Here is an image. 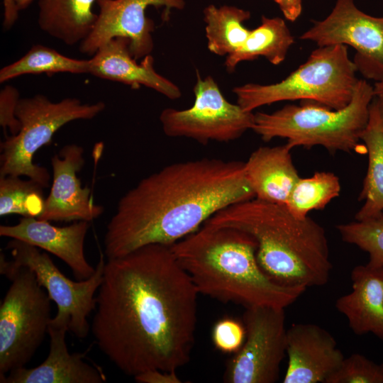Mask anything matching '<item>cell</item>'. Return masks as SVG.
Segmentation results:
<instances>
[{
  "mask_svg": "<svg viewBox=\"0 0 383 383\" xmlns=\"http://www.w3.org/2000/svg\"><path fill=\"white\" fill-rule=\"evenodd\" d=\"M96 0H38V24L41 30L67 45L84 41L93 30L98 14Z\"/></svg>",
  "mask_w": 383,
  "mask_h": 383,
  "instance_id": "44dd1931",
  "label": "cell"
},
{
  "mask_svg": "<svg viewBox=\"0 0 383 383\" xmlns=\"http://www.w3.org/2000/svg\"><path fill=\"white\" fill-rule=\"evenodd\" d=\"M350 278L352 291L337 299V310L355 334L371 333L383 340V267L357 265Z\"/></svg>",
  "mask_w": 383,
  "mask_h": 383,
  "instance_id": "d6986e66",
  "label": "cell"
},
{
  "mask_svg": "<svg viewBox=\"0 0 383 383\" xmlns=\"http://www.w3.org/2000/svg\"><path fill=\"white\" fill-rule=\"evenodd\" d=\"M211 338L215 348L223 353H236L245 338L244 325L238 320L226 317L213 326Z\"/></svg>",
  "mask_w": 383,
  "mask_h": 383,
  "instance_id": "f546056e",
  "label": "cell"
},
{
  "mask_svg": "<svg viewBox=\"0 0 383 383\" xmlns=\"http://www.w3.org/2000/svg\"><path fill=\"white\" fill-rule=\"evenodd\" d=\"M20 93L13 86L6 85L0 91V125L4 132L9 131L11 135L21 129V123L16 115Z\"/></svg>",
  "mask_w": 383,
  "mask_h": 383,
  "instance_id": "4dcf8cb0",
  "label": "cell"
},
{
  "mask_svg": "<svg viewBox=\"0 0 383 383\" xmlns=\"http://www.w3.org/2000/svg\"><path fill=\"white\" fill-rule=\"evenodd\" d=\"M170 248L199 294L224 303L285 309L306 289L271 279L257 262L256 240L237 228L204 223Z\"/></svg>",
  "mask_w": 383,
  "mask_h": 383,
  "instance_id": "3957f363",
  "label": "cell"
},
{
  "mask_svg": "<svg viewBox=\"0 0 383 383\" xmlns=\"http://www.w3.org/2000/svg\"><path fill=\"white\" fill-rule=\"evenodd\" d=\"M287 355L284 383H326L345 358L334 337L314 323H294L287 330Z\"/></svg>",
  "mask_w": 383,
  "mask_h": 383,
  "instance_id": "9a60e30c",
  "label": "cell"
},
{
  "mask_svg": "<svg viewBox=\"0 0 383 383\" xmlns=\"http://www.w3.org/2000/svg\"><path fill=\"white\" fill-rule=\"evenodd\" d=\"M199 294L169 245L107 259L91 325L95 342L128 376L177 371L191 358Z\"/></svg>",
  "mask_w": 383,
  "mask_h": 383,
  "instance_id": "6da1fadb",
  "label": "cell"
},
{
  "mask_svg": "<svg viewBox=\"0 0 383 383\" xmlns=\"http://www.w3.org/2000/svg\"><path fill=\"white\" fill-rule=\"evenodd\" d=\"M339 178L333 172H316L311 177H300L285 204L299 219H304L313 210L323 209L340 195Z\"/></svg>",
  "mask_w": 383,
  "mask_h": 383,
  "instance_id": "484cf974",
  "label": "cell"
},
{
  "mask_svg": "<svg viewBox=\"0 0 383 383\" xmlns=\"http://www.w3.org/2000/svg\"><path fill=\"white\" fill-rule=\"evenodd\" d=\"M273 1H274L275 3H276V1H277V0H273Z\"/></svg>",
  "mask_w": 383,
  "mask_h": 383,
  "instance_id": "8d00e7d4",
  "label": "cell"
},
{
  "mask_svg": "<svg viewBox=\"0 0 383 383\" xmlns=\"http://www.w3.org/2000/svg\"><path fill=\"white\" fill-rule=\"evenodd\" d=\"M134 379L139 383H181L182 380L177 374L176 371H163L160 370H150L142 372Z\"/></svg>",
  "mask_w": 383,
  "mask_h": 383,
  "instance_id": "1f68e13d",
  "label": "cell"
},
{
  "mask_svg": "<svg viewBox=\"0 0 383 383\" xmlns=\"http://www.w3.org/2000/svg\"><path fill=\"white\" fill-rule=\"evenodd\" d=\"M284 18L291 21H295L302 11V0H277Z\"/></svg>",
  "mask_w": 383,
  "mask_h": 383,
  "instance_id": "d6a6232c",
  "label": "cell"
},
{
  "mask_svg": "<svg viewBox=\"0 0 383 383\" xmlns=\"http://www.w3.org/2000/svg\"><path fill=\"white\" fill-rule=\"evenodd\" d=\"M89 222L79 221L67 226H55L48 221L23 217L15 225L0 226V235L23 241L61 259L78 280L95 272L84 255V240Z\"/></svg>",
  "mask_w": 383,
  "mask_h": 383,
  "instance_id": "2e32d148",
  "label": "cell"
},
{
  "mask_svg": "<svg viewBox=\"0 0 383 383\" xmlns=\"http://www.w3.org/2000/svg\"><path fill=\"white\" fill-rule=\"evenodd\" d=\"M18 9L20 11H23L26 9L33 2L34 0H13Z\"/></svg>",
  "mask_w": 383,
  "mask_h": 383,
  "instance_id": "d590c367",
  "label": "cell"
},
{
  "mask_svg": "<svg viewBox=\"0 0 383 383\" xmlns=\"http://www.w3.org/2000/svg\"><path fill=\"white\" fill-rule=\"evenodd\" d=\"M90 66V59L71 58L52 48L37 44L33 45L20 59L1 69L0 82L4 83L24 74L89 73Z\"/></svg>",
  "mask_w": 383,
  "mask_h": 383,
  "instance_id": "d4e9b609",
  "label": "cell"
},
{
  "mask_svg": "<svg viewBox=\"0 0 383 383\" xmlns=\"http://www.w3.org/2000/svg\"><path fill=\"white\" fill-rule=\"evenodd\" d=\"M105 107L102 101L84 104L77 98L52 102L41 94L21 98L16 111L21 129L1 143L0 176H26L48 187L49 172L45 167L34 164V154L48 144L64 125L75 120L92 119Z\"/></svg>",
  "mask_w": 383,
  "mask_h": 383,
  "instance_id": "ba28073f",
  "label": "cell"
},
{
  "mask_svg": "<svg viewBox=\"0 0 383 383\" xmlns=\"http://www.w3.org/2000/svg\"><path fill=\"white\" fill-rule=\"evenodd\" d=\"M4 5L3 26L5 29H10L18 18V12L13 0H2Z\"/></svg>",
  "mask_w": 383,
  "mask_h": 383,
  "instance_id": "836d02e7",
  "label": "cell"
},
{
  "mask_svg": "<svg viewBox=\"0 0 383 383\" xmlns=\"http://www.w3.org/2000/svg\"><path fill=\"white\" fill-rule=\"evenodd\" d=\"M84 148L77 144L64 145L51 158L52 183L42 213L44 221L90 222L100 216L104 208L93 202L91 189L82 187L77 177L84 163Z\"/></svg>",
  "mask_w": 383,
  "mask_h": 383,
  "instance_id": "5bb4252c",
  "label": "cell"
},
{
  "mask_svg": "<svg viewBox=\"0 0 383 383\" xmlns=\"http://www.w3.org/2000/svg\"><path fill=\"white\" fill-rule=\"evenodd\" d=\"M294 43L285 21L279 17L262 16L261 23L250 33L243 45L226 57L225 67L233 72L238 64L263 57L270 63L277 65L287 56Z\"/></svg>",
  "mask_w": 383,
  "mask_h": 383,
  "instance_id": "603a6c76",
  "label": "cell"
},
{
  "mask_svg": "<svg viewBox=\"0 0 383 383\" xmlns=\"http://www.w3.org/2000/svg\"><path fill=\"white\" fill-rule=\"evenodd\" d=\"M13 261L30 268L39 284L46 290L57 306L54 318L68 324L69 332L79 338H86L91 326L89 315L96 308V296L102 282L105 256L101 255L94 273L88 279L74 282L67 277L50 257L38 248L12 239L6 245Z\"/></svg>",
  "mask_w": 383,
  "mask_h": 383,
  "instance_id": "30bf717a",
  "label": "cell"
},
{
  "mask_svg": "<svg viewBox=\"0 0 383 383\" xmlns=\"http://www.w3.org/2000/svg\"><path fill=\"white\" fill-rule=\"evenodd\" d=\"M68 324L52 318L48 330L50 343L46 359L33 368L10 372L1 383H102L106 377L101 369L88 363L82 353L71 354L65 337Z\"/></svg>",
  "mask_w": 383,
  "mask_h": 383,
  "instance_id": "e0dca14e",
  "label": "cell"
},
{
  "mask_svg": "<svg viewBox=\"0 0 383 383\" xmlns=\"http://www.w3.org/2000/svg\"><path fill=\"white\" fill-rule=\"evenodd\" d=\"M326 383H383V363L353 353L345 357L339 368Z\"/></svg>",
  "mask_w": 383,
  "mask_h": 383,
  "instance_id": "f1b7e54d",
  "label": "cell"
},
{
  "mask_svg": "<svg viewBox=\"0 0 383 383\" xmlns=\"http://www.w3.org/2000/svg\"><path fill=\"white\" fill-rule=\"evenodd\" d=\"M287 143L274 147H260L244 162L245 174L255 198L286 204L299 179Z\"/></svg>",
  "mask_w": 383,
  "mask_h": 383,
  "instance_id": "ffe728a7",
  "label": "cell"
},
{
  "mask_svg": "<svg viewBox=\"0 0 383 383\" xmlns=\"http://www.w3.org/2000/svg\"><path fill=\"white\" fill-rule=\"evenodd\" d=\"M194 94L190 108H167L160 113V121L166 135L207 144L232 141L252 129L255 113L229 102L212 77L201 78L197 72Z\"/></svg>",
  "mask_w": 383,
  "mask_h": 383,
  "instance_id": "9c48e42d",
  "label": "cell"
},
{
  "mask_svg": "<svg viewBox=\"0 0 383 383\" xmlns=\"http://www.w3.org/2000/svg\"><path fill=\"white\" fill-rule=\"evenodd\" d=\"M373 99V86L359 79L351 101L343 109H332L310 101L287 105L272 113H255L252 130L265 142L286 138L292 148L321 145L333 154L357 151Z\"/></svg>",
  "mask_w": 383,
  "mask_h": 383,
  "instance_id": "5b68a950",
  "label": "cell"
},
{
  "mask_svg": "<svg viewBox=\"0 0 383 383\" xmlns=\"http://www.w3.org/2000/svg\"><path fill=\"white\" fill-rule=\"evenodd\" d=\"M374 99L383 125V79L374 82L373 86Z\"/></svg>",
  "mask_w": 383,
  "mask_h": 383,
  "instance_id": "e575fe53",
  "label": "cell"
},
{
  "mask_svg": "<svg viewBox=\"0 0 383 383\" xmlns=\"http://www.w3.org/2000/svg\"><path fill=\"white\" fill-rule=\"evenodd\" d=\"M90 60L89 74L96 77L134 88L145 86L172 100L182 96L177 85L156 72L151 55L137 63L131 53L130 42L126 38L117 37L107 41Z\"/></svg>",
  "mask_w": 383,
  "mask_h": 383,
  "instance_id": "ac0fdd59",
  "label": "cell"
},
{
  "mask_svg": "<svg viewBox=\"0 0 383 383\" xmlns=\"http://www.w3.org/2000/svg\"><path fill=\"white\" fill-rule=\"evenodd\" d=\"M0 272L11 282L0 306V379L25 367L48 333L51 299L28 267L0 255Z\"/></svg>",
  "mask_w": 383,
  "mask_h": 383,
  "instance_id": "52a82bcc",
  "label": "cell"
},
{
  "mask_svg": "<svg viewBox=\"0 0 383 383\" xmlns=\"http://www.w3.org/2000/svg\"><path fill=\"white\" fill-rule=\"evenodd\" d=\"M336 228L344 242L369 254L368 266L383 267V211L370 218L339 224Z\"/></svg>",
  "mask_w": 383,
  "mask_h": 383,
  "instance_id": "83f0119b",
  "label": "cell"
},
{
  "mask_svg": "<svg viewBox=\"0 0 383 383\" xmlns=\"http://www.w3.org/2000/svg\"><path fill=\"white\" fill-rule=\"evenodd\" d=\"M299 38L318 47L344 45L354 48L353 62L365 79H383V16L361 11L354 0H336L331 13Z\"/></svg>",
  "mask_w": 383,
  "mask_h": 383,
  "instance_id": "7c38bea8",
  "label": "cell"
},
{
  "mask_svg": "<svg viewBox=\"0 0 383 383\" xmlns=\"http://www.w3.org/2000/svg\"><path fill=\"white\" fill-rule=\"evenodd\" d=\"M205 33L209 50L219 56H228L238 50L246 40L250 30L244 22L250 12L244 9L209 4L203 11Z\"/></svg>",
  "mask_w": 383,
  "mask_h": 383,
  "instance_id": "cb8c5ba5",
  "label": "cell"
},
{
  "mask_svg": "<svg viewBox=\"0 0 383 383\" xmlns=\"http://www.w3.org/2000/svg\"><path fill=\"white\" fill-rule=\"evenodd\" d=\"M252 198L243 162L205 157L172 163L121 198L106 226L104 255L110 259L150 244L171 246L219 211Z\"/></svg>",
  "mask_w": 383,
  "mask_h": 383,
  "instance_id": "7a4b0ae2",
  "label": "cell"
},
{
  "mask_svg": "<svg viewBox=\"0 0 383 383\" xmlns=\"http://www.w3.org/2000/svg\"><path fill=\"white\" fill-rule=\"evenodd\" d=\"M346 45L318 47L307 60L282 81L247 83L233 89L237 104L245 111L282 101H314L332 109L345 107L359 80Z\"/></svg>",
  "mask_w": 383,
  "mask_h": 383,
  "instance_id": "8992f818",
  "label": "cell"
},
{
  "mask_svg": "<svg viewBox=\"0 0 383 383\" xmlns=\"http://www.w3.org/2000/svg\"><path fill=\"white\" fill-rule=\"evenodd\" d=\"M98 17L90 35L79 44L81 52L94 55L107 41L117 37L127 38L135 60L151 55L154 48V23L147 16L150 7L162 8L167 13L182 10L184 0H96Z\"/></svg>",
  "mask_w": 383,
  "mask_h": 383,
  "instance_id": "4fadbf2b",
  "label": "cell"
},
{
  "mask_svg": "<svg viewBox=\"0 0 383 383\" xmlns=\"http://www.w3.org/2000/svg\"><path fill=\"white\" fill-rule=\"evenodd\" d=\"M360 140L367 150L368 167L358 197L365 203L355 214L357 221L376 216L383 211V125L373 100Z\"/></svg>",
  "mask_w": 383,
  "mask_h": 383,
  "instance_id": "7402d4cb",
  "label": "cell"
},
{
  "mask_svg": "<svg viewBox=\"0 0 383 383\" xmlns=\"http://www.w3.org/2000/svg\"><path fill=\"white\" fill-rule=\"evenodd\" d=\"M204 223L252 236L260 268L281 285L307 288L329 280L333 265L325 229L309 216L296 218L284 205L252 198L224 208Z\"/></svg>",
  "mask_w": 383,
  "mask_h": 383,
  "instance_id": "277c9868",
  "label": "cell"
},
{
  "mask_svg": "<svg viewBox=\"0 0 383 383\" xmlns=\"http://www.w3.org/2000/svg\"><path fill=\"white\" fill-rule=\"evenodd\" d=\"M43 187L20 176H0V216L18 214L38 218L43 212L45 199Z\"/></svg>",
  "mask_w": 383,
  "mask_h": 383,
  "instance_id": "4316f807",
  "label": "cell"
},
{
  "mask_svg": "<svg viewBox=\"0 0 383 383\" xmlns=\"http://www.w3.org/2000/svg\"><path fill=\"white\" fill-rule=\"evenodd\" d=\"M245 341L226 365L223 381L228 383H274L287 355L284 309L256 306L243 315Z\"/></svg>",
  "mask_w": 383,
  "mask_h": 383,
  "instance_id": "8fae6325",
  "label": "cell"
}]
</instances>
